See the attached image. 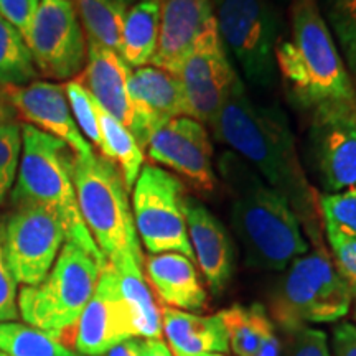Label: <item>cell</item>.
<instances>
[{
    "label": "cell",
    "mask_w": 356,
    "mask_h": 356,
    "mask_svg": "<svg viewBox=\"0 0 356 356\" xmlns=\"http://www.w3.org/2000/svg\"><path fill=\"white\" fill-rule=\"evenodd\" d=\"M211 127L216 139L286 197L296 215L307 218L312 228L320 213V198L307 181L286 114L275 106L252 102L238 78Z\"/></svg>",
    "instance_id": "obj_1"
},
{
    "label": "cell",
    "mask_w": 356,
    "mask_h": 356,
    "mask_svg": "<svg viewBox=\"0 0 356 356\" xmlns=\"http://www.w3.org/2000/svg\"><path fill=\"white\" fill-rule=\"evenodd\" d=\"M218 170L231 197V222L243 244L248 266L284 270L309 252L300 220L287 198L269 186L233 150L218 159Z\"/></svg>",
    "instance_id": "obj_2"
},
{
    "label": "cell",
    "mask_w": 356,
    "mask_h": 356,
    "mask_svg": "<svg viewBox=\"0 0 356 356\" xmlns=\"http://www.w3.org/2000/svg\"><path fill=\"white\" fill-rule=\"evenodd\" d=\"M274 56L287 97L296 108L312 114L325 106L356 102V88L318 0H292L291 30L277 40Z\"/></svg>",
    "instance_id": "obj_3"
},
{
    "label": "cell",
    "mask_w": 356,
    "mask_h": 356,
    "mask_svg": "<svg viewBox=\"0 0 356 356\" xmlns=\"http://www.w3.org/2000/svg\"><path fill=\"white\" fill-rule=\"evenodd\" d=\"M74 154L65 142L37 127L22 126L19 173L10 193L12 204H40L63 222L66 241L78 244L101 266L108 264L79 213L73 184Z\"/></svg>",
    "instance_id": "obj_4"
},
{
    "label": "cell",
    "mask_w": 356,
    "mask_h": 356,
    "mask_svg": "<svg viewBox=\"0 0 356 356\" xmlns=\"http://www.w3.org/2000/svg\"><path fill=\"white\" fill-rule=\"evenodd\" d=\"M275 286L269 317L277 328L333 323L351 309V291L322 244L293 259Z\"/></svg>",
    "instance_id": "obj_5"
},
{
    "label": "cell",
    "mask_w": 356,
    "mask_h": 356,
    "mask_svg": "<svg viewBox=\"0 0 356 356\" xmlns=\"http://www.w3.org/2000/svg\"><path fill=\"white\" fill-rule=\"evenodd\" d=\"M73 184L84 225L106 261L124 252L142 254L119 168L101 155H74Z\"/></svg>",
    "instance_id": "obj_6"
},
{
    "label": "cell",
    "mask_w": 356,
    "mask_h": 356,
    "mask_svg": "<svg viewBox=\"0 0 356 356\" xmlns=\"http://www.w3.org/2000/svg\"><path fill=\"white\" fill-rule=\"evenodd\" d=\"M101 266L78 244L66 241L38 286H24L17 297L19 315L32 327L60 337L76 327L99 280Z\"/></svg>",
    "instance_id": "obj_7"
},
{
    "label": "cell",
    "mask_w": 356,
    "mask_h": 356,
    "mask_svg": "<svg viewBox=\"0 0 356 356\" xmlns=\"http://www.w3.org/2000/svg\"><path fill=\"white\" fill-rule=\"evenodd\" d=\"M221 42L252 86L275 81L279 17L270 0H211Z\"/></svg>",
    "instance_id": "obj_8"
},
{
    "label": "cell",
    "mask_w": 356,
    "mask_h": 356,
    "mask_svg": "<svg viewBox=\"0 0 356 356\" xmlns=\"http://www.w3.org/2000/svg\"><path fill=\"white\" fill-rule=\"evenodd\" d=\"M185 188L173 173L147 163L132 188L136 231L150 254L180 252L193 257L185 221Z\"/></svg>",
    "instance_id": "obj_9"
},
{
    "label": "cell",
    "mask_w": 356,
    "mask_h": 356,
    "mask_svg": "<svg viewBox=\"0 0 356 356\" xmlns=\"http://www.w3.org/2000/svg\"><path fill=\"white\" fill-rule=\"evenodd\" d=\"M66 243L63 222L40 204H15L3 221V246L17 284L38 286Z\"/></svg>",
    "instance_id": "obj_10"
},
{
    "label": "cell",
    "mask_w": 356,
    "mask_h": 356,
    "mask_svg": "<svg viewBox=\"0 0 356 356\" xmlns=\"http://www.w3.org/2000/svg\"><path fill=\"white\" fill-rule=\"evenodd\" d=\"M26 44L44 78L71 81L86 66V35L71 0H42Z\"/></svg>",
    "instance_id": "obj_11"
},
{
    "label": "cell",
    "mask_w": 356,
    "mask_h": 356,
    "mask_svg": "<svg viewBox=\"0 0 356 356\" xmlns=\"http://www.w3.org/2000/svg\"><path fill=\"white\" fill-rule=\"evenodd\" d=\"M309 162L327 193L356 186V102L310 114Z\"/></svg>",
    "instance_id": "obj_12"
},
{
    "label": "cell",
    "mask_w": 356,
    "mask_h": 356,
    "mask_svg": "<svg viewBox=\"0 0 356 356\" xmlns=\"http://www.w3.org/2000/svg\"><path fill=\"white\" fill-rule=\"evenodd\" d=\"M188 109V118L202 124L215 121L238 79L216 22L204 30L177 73Z\"/></svg>",
    "instance_id": "obj_13"
},
{
    "label": "cell",
    "mask_w": 356,
    "mask_h": 356,
    "mask_svg": "<svg viewBox=\"0 0 356 356\" xmlns=\"http://www.w3.org/2000/svg\"><path fill=\"white\" fill-rule=\"evenodd\" d=\"M145 154L154 163L168 167L184 178L197 193L211 195L216 190L211 139L203 124L188 115H180L155 129Z\"/></svg>",
    "instance_id": "obj_14"
},
{
    "label": "cell",
    "mask_w": 356,
    "mask_h": 356,
    "mask_svg": "<svg viewBox=\"0 0 356 356\" xmlns=\"http://www.w3.org/2000/svg\"><path fill=\"white\" fill-rule=\"evenodd\" d=\"M76 325L74 345L78 353L86 356H102L114 345L139 337L119 287L118 274L109 262L101 269L96 291Z\"/></svg>",
    "instance_id": "obj_15"
},
{
    "label": "cell",
    "mask_w": 356,
    "mask_h": 356,
    "mask_svg": "<svg viewBox=\"0 0 356 356\" xmlns=\"http://www.w3.org/2000/svg\"><path fill=\"white\" fill-rule=\"evenodd\" d=\"M132 109L131 134L142 150L155 129L180 115H188L180 79L155 66L136 68L127 83Z\"/></svg>",
    "instance_id": "obj_16"
},
{
    "label": "cell",
    "mask_w": 356,
    "mask_h": 356,
    "mask_svg": "<svg viewBox=\"0 0 356 356\" xmlns=\"http://www.w3.org/2000/svg\"><path fill=\"white\" fill-rule=\"evenodd\" d=\"M2 91L12 109L25 119L29 126L65 142L76 157L95 154L74 122L63 86L37 79L26 86L6 88Z\"/></svg>",
    "instance_id": "obj_17"
},
{
    "label": "cell",
    "mask_w": 356,
    "mask_h": 356,
    "mask_svg": "<svg viewBox=\"0 0 356 356\" xmlns=\"http://www.w3.org/2000/svg\"><path fill=\"white\" fill-rule=\"evenodd\" d=\"M215 22L211 0H160L159 42L150 63L177 74L198 38Z\"/></svg>",
    "instance_id": "obj_18"
},
{
    "label": "cell",
    "mask_w": 356,
    "mask_h": 356,
    "mask_svg": "<svg viewBox=\"0 0 356 356\" xmlns=\"http://www.w3.org/2000/svg\"><path fill=\"white\" fill-rule=\"evenodd\" d=\"M185 221L193 257L213 293H221L234 273L233 239L198 198L185 197Z\"/></svg>",
    "instance_id": "obj_19"
},
{
    "label": "cell",
    "mask_w": 356,
    "mask_h": 356,
    "mask_svg": "<svg viewBox=\"0 0 356 356\" xmlns=\"http://www.w3.org/2000/svg\"><path fill=\"white\" fill-rule=\"evenodd\" d=\"M88 43V60L81 79H78L91 92L106 113L124 124L129 131L132 127V109L129 99L127 83L131 68L118 51L101 47L95 42Z\"/></svg>",
    "instance_id": "obj_20"
},
{
    "label": "cell",
    "mask_w": 356,
    "mask_h": 356,
    "mask_svg": "<svg viewBox=\"0 0 356 356\" xmlns=\"http://www.w3.org/2000/svg\"><path fill=\"white\" fill-rule=\"evenodd\" d=\"M145 273L150 286L165 305L184 312L207 307V291L190 257L180 252L152 254L145 261Z\"/></svg>",
    "instance_id": "obj_21"
},
{
    "label": "cell",
    "mask_w": 356,
    "mask_h": 356,
    "mask_svg": "<svg viewBox=\"0 0 356 356\" xmlns=\"http://www.w3.org/2000/svg\"><path fill=\"white\" fill-rule=\"evenodd\" d=\"M162 325L168 350L175 356H204L229 351L228 332L220 315H195L163 307Z\"/></svg>",
    "instance_id": "obj_22"
},
{
    "label": "cell",
    "mask_w": 356,
    "mask_h": 356,
    "mask_svg": "<svg viewBox=\"0 0 356 356\" xmlns=\"http://www.w3.org/2000/svg\"><path fill=\"white\" fill-rule=\"evenodd\" d=\"M218 315L228 332L229 350L236 356H279V332L261 304L233 305Z\"/></svg>",
    "instance_id": "obj_23"
},
{
    "label": "cell",
    "mask_w": 356,
    "mask_h": 356,
    "mask_svg": "<svg viewBox=\"0 0 356 356\" xmlns=\"http://www.w3.org/2000/svg\"><path fill=\"white\" fill-rule=\"evenodd\" d=\"M119 279L122 297L131 309L134 325L139 337L147 340H160L162 337V320L159 307L147 286L145 275L142 273V254L124 252L114 261H109Z\"/></svg>",
    "instance_id": "obj_24"
},
{
    "label": "cell",
    "mask_w": 356,
    "mask_h": 356,
    "mask_svg": "<svg viewBox=\"0 0 356 356\" xmlns=\"http://www.w3.org/2000/svg\"><path fill=\"white\" fill-rule=\"evenodd\" d=\"M160 0H139L127 8L119 55L129 68H142L152 60L159 42Z\"/></svg>",
    "instance_id": "obj_25"
},
{
    "label": "cell",
    "mask_w": 356,
    "mask_h": 356,
    "mask_svg": "<svg viewBox=\"0 0 356 356\" xmlns=\"http://www.w3.org/2000/svg\"><path fill=\"white\" fill-rule=\"evenodd\" d=\"M89 42L121 51L127 7L115 0H71Z\"/></svg>",
    "instance_id": "obj_26"
},
{
    "label": "cell",
    "mask_w": 356,
    "mask_h": 356,
    "mask_svg": "<svg viewBox=\"0 0 356 356\" xmlns=\"http://www.w3.org/2000/svg\"><path fill=\"white\" fill-rule=\"evenodd\" d=\"M99 126L104 140V159L121 172L127 191L134 188L144 167V150L137 144L131 131L106 113L99 106Z\"/></svg>",
    "instance_id": "obj_27"
},
{
    "label": "cell",
    "mask_w": 356,
    "mask_h": 356,
    "mask_svg": "<svg viewBox=\"0 0 356 356\" xmlns=\"http://www.w3.org/2000/svg\"><path fill=\"white\" fill-rule=\"evenodd\" d=\"M37 66L24 35L0 17V88L26 86L37 81Z\"/></svg>",
    "instance_id": "obj_28"
},
{
    "label": "cell",
    "mask_w": 356,
    "mask_h": 356,
    "mask_svg": "<svg viewBox=\"0 0 356 356\" xmlns=\"http://www.w3.org/2000/svg\"><path fill=\"white\" fill-rule=\"evenodd\" d=\"M0 351L7 356H76L60 337L17 322H0Z\"/></svg>",
    "instance_id": "obj_29"
},
{
    "label": "cell",
    "mask_w": 356,
    "mask_h": 356,
    "mask_svg": "<svg viewBox=\"0 0 356 356\" xmlns=\"http://www.w3.org/2000/svg\"><path fill=\"white\" fill-rule=\"evenodd\" d=\"M318 7L356 88V0H320Z\"/></svg>",
    "instance_id": "obj_30"
},
{
    "label": "cell",
    "mask_w": 356,
    "mask_h": 356,
    "mask_svg": "<svg viewBox=\"0 0 356 356\" xmlns=\"http://www.w3.org/2000/svg\"><path fill=\"white\" fill-rule=\"evenodd\" d=\"M320 213L328 241L356 239V186L320 197Z\"/></svg>",
    "instance_id": "obj_31"
},
{
    "label": "cell",
    "mask_w": 356,
    "mask_h": 356,
    "mask_svg": "<svg viewBox=\"0 0 356 356\" xmlns=\"http://www.w3.org/2000/svg\"><path fill=\"white\" fill-rule=\"evenodd\" d=\"M63 88L68 97L71 114L83 137L92 142V145L99 150L101 157H104V140H102L99 126V104L78 79L66 81Z\"/></svg>",
    "instance_id": "obj_32"
},
{
    "label": "cell",
    "mask_w": 356,
    "mask_h": 356,
    "mask_svg": "<svg viewBox=\"0 0 356 356\" xmlns=\"http://www.w3.org/2000/svg\"><path fill=\"white\" fill-rule=\"evenodd\" d=\"M22 155V126L17 121L0 124V204L12 193Z\"/></svg>",
    "instance_id": "obj_33"
},
{
    "label": "cell",
    "mask_w": 356,
    "mask_h": 356,
    "mask_svg": "<svg viewBox=\"0 0 356 356\" xmlns=\"http://www.w3.org/2000/svg\"><path fill=\"white\" fill-rule=\"evenodd\" d=\"M277 328V327H275ZM282 337H279V356H332L327 333L310 327L277 328Z\"/></svg>",
    "instance_id": "obj_34"
},
{
    "label": "cell",
    "mask_w": 356,
    "mask_h": 356,
    "mask_svg": "<svg viewBox=\"0 0 356 356\" xmlns=\"http://www.w3.org/2000/svg\"><path fill=\"white\" fill-rule=\"evenodd\" d=\"M19 317L17 305V280L8 267L3 246V220L0 218V322H15Z\"/></svg>",
    "instance_id": "obj_35"
},
{
    "label": "cell",
    "mask_w": 356,
    "mask_h": 356,
    "mask_svg": "<svg viewBox=\"0 0 356 356\" xmlns=\"http://www.w3.org/2000/svg\"><path fill=\"white\" fill-rule=\"evenodd\" d=\"M42 0H0V17L15 26L26 40Z\"/></svg>",
    "instance_id": "obj_36"
},
{
    "label": "cell",
    "mask_w": 356,
    "mask_h": 356,
    "mask_svg": "<svg viewBox=\"0 0 356 356\" xmlns=\"http://www.w3.org/2000/svg\"><path fill=\"white\" fill-rule=\"evenodd\" d=\"M330 243L335 266L348 284L351 296L356 293V239H335Z\"/></svg>",
    "instance_id": "obj_37"
},
{
    "label": "cell",
    "mask_w": 356,
    "mask_h": 356,
    "mask_svg": "<svg viewBox=\"0 0 356 356\" xmlns=\"http://www.w3.org/2000/svg\"><path fill=\"white\" fill-rule=\"evenodd\" d=\"M332 356H356V325L340 322L332 332Z\"/></svg>",
    "instance_id": "obj_38"
},
{
    "label": "cell",
    "mask_w": 356,
    "mask_h": 356,
    "mask_svg": "<svg viewBox=\"0 0 356 356\" xmlns=\"http://www.w3.org/2000/svg\"><path fill=\"white\" fill-rule=\"evenodd\" d=\"M147 338L134 337L129 340H124L121 343L114 345L106 356H145L147 353Z\"/></svg>",
    "instance_id": "obj_39"
},
{
    "label": "cell",
    "mask_w": 356,
    "mask_h": 356,
    "mask_svg": "<svg viewBox=\"0 0 356 356\" xmlns=\"http://www.w3.org/2000/svg\"><path fill=\"white\" fill-rule=\"evenodd\" d=\"M145 356H173V355L170 353V350H168L165 341H162V338H160V340H149Z\"/></svg>",
    "instance_id": "obj_40"
},
{
    "label": "cell",
    "mask_w": 356,
    "mask_h": 356,
    "mask_svg": "<svg viewBox=\"0 0 356 356\" xmlns=\"http://www.w3.org/2000/svg\"><path fill=\"white\" fill-rule=\"evenodd\" d=\"M15 111L12 109V106L8 104L6 95H3V91H0V124H6V122H10V121H15Z\"/></svg>",
    "instance_id": "obj_41"
},
{
    "label": "cell",
    "mask_w": 356,
    "mask_h": 356,
    "mask_svg": "<svg viewBox=\"0 0 356 356\" xmlns=\"http://www.w3.org/2000/svg\"><path fill=\"white\" fill-rule=\"evenodd\" d=\"M115 2L122 3V6H126V7L129 8V7H132L134 3H137V2H139V0H115Z\"/></svg>",
    "instance_id": "obj_42"
},
{
    "label": "cell",
    "mask_w": 356,
    "mask_h": 356,
    "mask_svg": "<svg viewBox=\"0 0 356 356\" xmlns=\"http://www.w3.org/2000/svg\"><path fill=\"white\" fill-rule=\"evenodd\" d=\"M351 304H353V317L356 320V293L353 296V300H351Z\"/></svg>",
    "instance_id": "obj_43"
},
{
    "label": "cell",
    "mask_w": 356,
    "mask_h": 356,
    "mask_svg": "<svg viewBox=\"0 0 356 356\" xmlns=\"http://www.w3.org/2000/svg\"><path fill=\"white\" fill-rule=\"evenodd\" d=\"M204 356H228V355H225V353H211V355H204Z\"/></svg>",
    "instance_id": "obj_44"
},
{
    "label": "cell",
    "mask_w": 356,
    "mask_h": 356,
    "mask_svg": "<svg viewBox=\"0 0 356 356\" xmlns=\"http://www.w3.org/2000/svg\"><path fill=\"white\" fill-rule=\"evenodd\" d=\"M0 356H7L6 353H2V351H0Z\"/></svg>",
    "instance_id": "obj_45"
}]
</instances>
